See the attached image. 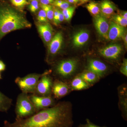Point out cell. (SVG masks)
<instances>
[{
  "label": "cell",
  "instance_id": "4fadbf2b",
  "mask_svg": "<svg viewBox=\"0 0 127 127\" xmlns=\"http://www.w3.org/2000/svg\"><path fill=\"white\" fill-rule=\"evenodd\" d=\"M69 91V87L65 82L58 79L53 81L52 92L56 98L63 97L68 93Z\"/></svg>",
  "mask_w": 127,
  "mask_h": 127
},
{
  "label": "cell",
  "instance_id": "ac0fdd59",
  "mask_svg": "<svg viewBox=\"0 0 127 127\" xmlns=\"http://www.w3.org/2000/svg\"><path fill=\"white\" fill-rule=\"evenodd\" d=\"M89 84L81 78L80 77H76L72 80L71 86L73 90L80 91L88 87Z\"/></svg>",
  "mask_w": 127,
  "mask_h": 127
},
{
  "label": "cell",
  "instance_id": "d4e9b609",
  "mask_svg": "<svg viewBox=\"0 0 127 127\" xmlns=\"http://www.w3.org/2000/svg\"><path fill=\"white\" fill-rule=\"evenodd\" d=\"M37 20L41 23H47L48 20L46 14L43 9H42L39 11L37 16Z\"/></svg>",
  "mask_w": 127,
  "mask_h": 127
},
{
  "label": "cell",
  "instance_id": "f35d334b",
  "mask_svg": "<svg viewBox=\"0 0 127 127\" xmlns=\"http://www.w3.org/2000/svg\"></svg>",
  "mask_w": 127,
  "mask_h": 127
},
{
  "label": "cell",
  "instance_id": "4dcf8cb0",
  "mask_svg": "<svg viewBox=\"0 0 127 127\" xmlns=\"http://www.w3.org/2000/svg\"><path fill=\"white\" fill-rule=\"evenodd\" d=\"M55 0H40L42 5H47L52 4Z\"/></svg>",
  "mask_w": 127,
  "mask_h": 127
},
{
  "label": "cell",
  "instance_id": "8fae6325",
  "mask_svg": "<svg viewBox=\"0 0 127 127\" xmlns=\"http://www.w3.org/2000/svg\"><path fill=\"white\" fill-rule=\"evenodd\" d=\"M87 68L97 75L99 78L102 77L107 71V67L102 62L95 59H91L88 61Z\"/></svg>",
  "mask_w": 127,
  "mask_h": 127
},
{
  "label": "cell",
  "instance_id": "ba28073f",
  "mask_svg": "<svg viewBox=\"0 0 127 127\" xmlns=\"http://www.w3.org/2000/svg\"><path fill=\"white\" fill-rule=\"evenodd\" d=\"M29 97L35 108L36 113L54 106L55 103L54 99L51 96H38L33 94L29 96Z\"/></svg>",
  "mask_w": 127,
  "mask_h": 127
},
{
  "label": "cell",
  "instance_id": "ffe728a7",
  "mask_svg": "<svg viewBox=\"0 0 127 127\" xmlns=\"http://www.w3.org/2000/svg\"><path fill=\"white\" fill-rule=\"evenodd\" d=\"M86 8L88 11L94 16L101 13L100 5L97 2L91 1L87 5Z\"/></svg>",
  "mask_w": 127,
  "mask_h": 127
},
{
  "label": "cell",
  "instance_id": "836d02e7",
  "mask_svg": "<svg viewBox=\"0 0 127 127\" xmlns=\"http://www.w3.org/2000/svg\"><path fill=\"white\" fill-rule=\"evenodd\" d=\"M123 38L124 41V44L125 47H127V33H125Z\"/></svg>",
  "mask_w": 127,
  "mask_h": 127
},
{
  "label": "cell",
  "instance_id": "30bf717a",
  "mask_svg": "<svg viewBox=\"0 0 127 127\" xmlns=\"http://www.w3.org/2000/svg\"><path fill=\"white\" fill-rule=\"evenodd\" d=\"M63 42L62 33L59 32H57L50 41L48 46V59L55 57L58 54L61 49Z\"/></svg>",
  "mask_w": 127,
  "mask_h": 127
},
{
  "label": "cell",
  "instance_id": "f1b7e54d",
  "mask_svg": "<svg viewBox=\"0 0 127 127\" xmlns=\"http://www.w3.org/2000/svg\"><path fill=\"white\" fill-rule=\"evenodd\" d=\"M59 10L57 9H54V15L53 20L54 24L56 26H57L58 20V16H59Z\"/></svg>",
  "mask_w": 127,
  "mask_h": 127
},
{
  "label": "cell",
  "instance_id": "7c38bea8",
  "mask_svg": "<svg viewBox=\"0 0 127 127\" xmlns=\"http://www.w3.org/2000/svg\"><path fill=\"white\" fill-rule=\"evenodd\" d=\"M125 34L124 27L121 26L112 21L109 23L107 39L111 41L117 40L123 38Z\"/></svg>",
  "mask_w": 127,
  "mask_h": 127
},
{
  "label": "cell",
  "instance_id": "484cf974",
  "mask_svg": "<svg viewBox=\"0 0 127 127\" xmlns=\"http://www.w3.org/2000/svg\"><path fill=\"white\" fill-rule=\"evenodd\" d=\"M39 8V4L37 0H32L30 3L29 9L32 12H35Z\"/></svg>",
  "mask_w": 127,
  "mask_h": 127
},
{
  "label": "cell",
  "instance_id": "d590c367",
  "mask_svg": "<svg viewBox=\"0 0 127 127\" xmlns=\"http://www.w3.org/2000/svg\"><path fill=\"white\" fill-rule=\"evenodd\" d=\"M98 127V126H96L94 124H93L92 123H91L89 122H88V124L87 125V126H86V127Z\"/></svg>",
  "mask_w": 127,
  "mask_h": 127
},
{
  "label": "cell",
  "instance_id": "d6986e66",
  "mask_svg": "<svg viewBox=\"0 0 127 127\" xmlns=\"http://www.w3.org/2000/svg\"><path fill=\"white\" fill-rule=\"evenodd\" d=\"M79 77L88 84L94 83L100 79L96 74L89 70L83 72Z\"/></svg>",
  "mask_w": 127,
  "mask_h": 127
},
{
  "label": "cell",
  "instance_id": "e0dca14e",
  "mask_svg": "<svg viewBox=\"0 0 127 127\" xmlns=\"http://www.w3.org/2000/svg\"><path fill=\"white\" fill-rule=\"evenodd\" d=\"M13 100L0 91V112H7L12 105Z\"/></svg>",
  "mask_w": 127,
  "mask_h": 127
},
{
  "label": "cell",
  "instance_id": "7402d4cb",
  "mask_svg": "<svg viewBox=\"0 0 127 127\" xmlns=\"http://www.w3.org/2000/svg\"><path fill=\"white\" fill-rule=\"evenodd\" d=\"M42 9L45 12L48 20L52 21L54 15V9L51 5H41Z\"/></svg>",
  "mask_w": 127,
  "mask_h": 127
},
{
  "label": "cell",
  "instance_id": "8992f818",
  "mask_svg": "<svg viewBox=\"0 0 127 127\" xmlns=\"http://www.w3.org/2000/svg\"><path fill=\"white\" fill-rule=\"evenodd\" d=\"M49 73L45 72L40 78L34 94L40 96H51L53 81Z\"/></svg>",
  "mask_w": 127,
  "mask_h": 127
},
{
  "label": "cell",
  "instance_id": "2e32d148",
  "mask_svg": "<svg viewBox=\"0 0 127 127\" xmlns=\"http://www.w3.org/2000/svg\"><path fill=\"white\" fill-rule=\"evenodd\" d=\"M99 5L101 14L106 18L111 16L116 10L115 5L109 0H103Z\"/></svg>",
  "mask_w": 127,
  "mask_h": 127
},
{
  "label": "cell",
  "instance_id": "83f0119b",
  "mask_svg": "<svg viewBox=\"0 0 127 127\" xmlns=\"http://www.w3.org/2000/svg\"><path fill=\"white\" fill-rule=\"evenodd\" d=\"M120 72L126 76H127V60L125 59L120 69Z\"/></svg>",
  "mask_w": 127,
  "mask_h": 127
},
{
  "label": "cell",
  "instance_id": "1f68e13d",
  "mask_svg": "<svg viewBox=\"0 0 127 127\" xmlns=\"http://www.w3.org/2000/svg\"><path fill=\"white\" fill-rule=\"evenodd\" d=\"M5 69V64L2 61L0 60V72L4 71Z\"/></svg>",
  "mask_w": 127,
  "mask_h": 127
},
{
  "label": "cell",
  "instance_id": "cb8c5ba5",
  "mask_svg": "<svg viewBox=\"0 0 127 127\" xmlns=\"http://www.w3.org/2000/svg\"><path fill=\"white\" fill-rule=\"evenodd\" d=\"M10 1L13 5L17 8H23L29 4L27 0H10Z\"/></svg>",
  "mask_w": 127,
  "mask_h": 127
},
{
  "label": "cell",
  "instance_id": "5b68a950",
  "mask_svg": "<svg viewBox=\"0 0 127 127\" xmlns=\"http://www.w3.org/2000/svg\"><path fill=\"white\" fill-rule=\"evenodd\" d=\"M42 74L33 73L28 74L23 77H17L15 82L21 91L22 92L26 94H34L37 84Z\"/></svg>",
  "mask_w": 127,
  "mask_h": 127
},
{
  "label": "cell",
  "instance_id": "f546056e",
  "mask_svg": "<svg viewBox=\"0 0 127 127\" xmlns=\"http://www.w3.org/2000/svg\"><path fill=\"white\" fill-rule=\"evenodd\" d=\"M64 20V16L62 11L59 10V16H58V25H59Z\"/></svg>",
  "mask_w": 127,
  "mask_h": 127
},
{
  "label": "cell",
  "instance_id": "9a60e30c",
  "mask_svg": "<svg viewBox=\"0 0 127 127\" xmlns=\"http://www.w3.org/2000/svg\"><path fill=\"white\" fill-rule=\"evenodd\" d=\"M38 30L44 42L50 43L53 35V30L51 25L48 23L41 24L38 26Z\"/></svg>",
  "mask_w": 127,
  "mask_h": 127
},
{
  "label": "cell",
  "instance_id": "8d00e7d4",
  "mask_svg": "<svg viewBox=\"0 0 127 127\" xmlns=\"http://www.w3.org/2000/svg\"><path fill=\"white\" fill-rule=\"evenodd\" d=\"M89 0H79V1H80L82 3H85L88 1Z\"/></svg>",
  "mask_w": 127,
  "mask_h": 127
},
{
  "label": "cell",
  "instance_id": "4316f807",
  "mask_svg": "<svg viewBox=\"0 0 127 127\" xmlns=\"http://www.w3.org/2000/svg\"><path fill=\"white\" fill-rule=\"evenodd\" d=\"M53 5L57 7L62 9V10L66 9L70 6V4L68 3L67 1L63 0L60 3L54 4Z\"/></svg>",
  "mask_w": 127,
  "mask_h": 127
},
{
  "label": "cell",
  "instance_id": "5bb4252c",
  "mask_svg": "<svg viewBox=\"0 0 127 127\" xmlns=\"http://www.w3.org/2000/svg\"><path fill=\"white\" fill-rule=\"evenodd\" d=\"M90 37V33L87 30H81L73 36L72 43L75 47L79 48L84 46L88 42Z\"/></svg>",
  "mask_w": 127,
  "mask_h": 127
},
{
  "label": "cell",
  "instance_id": "d6a6232c",
  "mask_svg": "<svg viewBox=\"0 0 127 127\" xmlns=\"http://www.w3.org/2000/svg\"><path fill=\"white\" fill-rule=\"evenodd\" d=\"M119 15L122 17L126 20H127V11H120L119 13Z\"/></svg>",
  "mask_w": 127,
  "mask_h": 127
},
{
  "label": "cell",
  "instance_id": "603a6c76",
  "mask_svg": "<svg viewBox=\"0 0 127 127\" xmlns=\"http://www.w3.org/2000/svg\"><path fill=\"white\" fill-rule=\"evenodd\" d=\"M112 21L123 27H125L127 26V20L123 18L119 14L113 16L112 17Z\"/></svg>",
  "mask_w": 127,
  "mask_h": 127
},
{
  "label": "cell",
  "instance_id": "52a82bcc",
  "mask_svg": "<svg viewBox=\"0 0 127 127\" xmlns=\"http://www.w3.org/2000/svg\"><path fill=\"white\" fill-rule=\"evenodd\" d=\"M122 51L123 47L121 45L113 43L100 48L98 52L104 58L114 61L120 57Z\"/></svg>",
  "mask_w": 127,
  "mask_h": 127
},
{
  "label": "cell",
  "instance_id": "9c48e42d",
  "mask_svg": "<svg viewBox=\"0 0 127 127\" xmlns=\"http://www.w3.org/2000/svg\"><path fill=\"white\" fill-rule=\"evenodd\" d=\"M94 23L97 32L103 38L107 39L109 24L106 18L101 14L95 16Z\"/></svg>",
  "mask_w": 127,
  "mask_h": 127
},
{
  "label": "cell",
  "instance_id": "6da1fadb",
  "mask_svg": "<svg viewBox=\"0 0 127 127\" xmlns=\"http://www.w3.org/2000/svg\"><path fill=\"white\" fill-rule=\"evenodd\" d=\"M73 120L71 104L61 102L42 109L27 118L4 122L3 127H71Z\"/></svg>",
  "mask_w": 127,
  "mask_h": 127
},
{
  "label": "cell",
  "instance_id": "3957f363",
  "mask_svg": "<svg viewBox=\"0 0 127 127\" xmlns=\"http://www.w3.org/2000/svg\"><path fill=\"white\" fill-rule=\"evenodd\" d=\"M15 112V119L27 118L36 113V110L27 94L22 92L17 96Z\"/></svg>",
  "mask_w": 127,
  "mask_h": 127
},
{
  "label": "cell",
  "instance_id": "e575fe53",
  "mask_svg": "<svg viewBox=\"0 0 127 127\" xmlns=\"http://www.w3.org/2000/svg\"><path fill=\"white\" fill-rule=\"evenodd\" d=\"M67 2L70 4H76L78 3L79 1V0H67Z\"/></svg>",
  "mask_w": 127,
  "mask_h": 127
},
{
  "label": "cell",
  "instance_id": "44dd1931",
  "mask_svg": "<svg viewBox=\"0 0 127 127\" xmlns=\"http://www.w3.org/2000/svg\"><path fill=\"white\" fill-rule=\"evenodd\" d=\"M75 9L76 7L75 6H70L68 8L62 11L65 20L67 22L70 21L75 12Z\"/></svg>",
  "mask_w": 127,
  "mask_h": 127
},
{
  "label": "cell",
  "instance_id": "74e56055",
  "mask_svg": "<svg viewBox=\"0 0 127 127\" xmlns=\"http://www.w3.org/2000/svg\"><path fill=\"white\" fill-rule=\"evenodd\" d=\"M2 79V76L0 72V80Z\"/></svg>",
  "mask_w": 127,
  "mask_h": 127
},
{
  "label": "cell",
  "instance_id": "7a4b0ae2",
  "mask_svg": "<svg viewBox=\"0 0 127 127\" xmlns=\"http://www.w3.org/2000/svg\"><path fill=\"white\" fill-rule=\"evenodd\" d=\"M31 26L25 17L14 9L7 6L0 8V39L11 32Z\"/></svg>",
  "mask_w": 127,
  "mask_h": 127
},
{
  "label": "cell",
  "instance_id": "ab89813d",
  "mask_svg": "<svg viewBox=\"0 0 127 127\" xmlns=\"http://www.w3.org/2000/svg\"></svg>",
  "mask_w": 127,
  "mask_h": 127
},
{
  "label": "cell",
  "instance_id": "277c9868",
  "mask_svg": "<svg viewBox=\"0 0 127 127\" xmlns=\"http://www.w3.org/2000/svg\"><path fill=\"white\" fill-rule=\"evenodd\" d=\"M78 64L77 59H64L57 63L54 68V72L61 79H65L70 77L75 73Z\"/></svg>",
  "mask_w": 127,
  "mask_h": 127
}]
</instances>
